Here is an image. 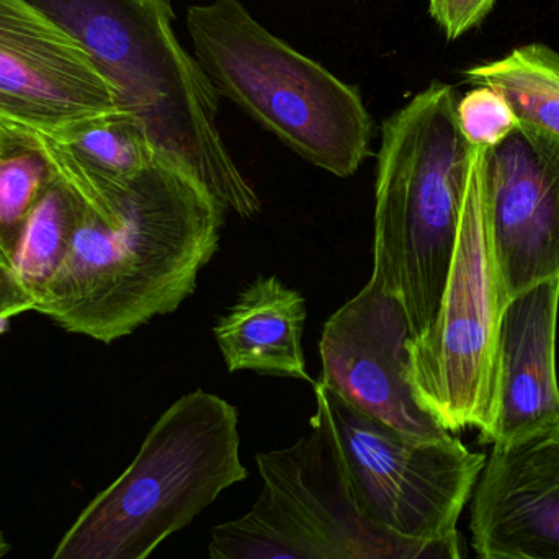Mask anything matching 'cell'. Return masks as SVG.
Segmentation results:
<instances>
[{
	"instance_id": "d6986e66",
	"label": "cell",
	"mask_w": 559,
	"mask_h": 559,
	"mask_svg": "<svg viewBox=\"0 0 559 559\" xmlns=\"http://www.w3.org/2000/svg\"><path fill=\"white\" fill-rule=\"evenodd\" d=\"M465 140L478 150L496 146L518 128L519 120L499 92L478 85L456 105Z\"/></svg>"
},
{
	"instance_id": "4fadbf2b",
	"label": "cell",
	"mask_w": 559,
	"mask_h": 559,
	"mask_svg": "<svg viewBox=\"0 0 559 559\" xmlns=\"http://www.w3.org/2000/svg\"><path fill=\"white\" fill-rule=\"evenodd\" d=\"M559 278L509 299L498 344L491 445H508L559 424L557 325Z\"/></svg>"
},
{
	"instance_id": "9a60e30c",
	"label": "cell",
	"mask_w": 559,
	"mask_h": 559,
	"mask_svg": "<svg viewBox=\"0 0 559 559\" xmlns=\"http://www.w3.org/2000/svg\"><path fill=\"white\" fill-rule=\"evenodd\" d=\"M48 138L59 173L84 190L131 182L160 156L140 120L123 110L88 118Z\"/></svg>"
},
{
	"instance_id": "5bb4252c",
	"label": "cell",
	"mask_w": 559,
	"mask_h": 559,
	"mask_svg": "<svg viewBox=\"0 0 559 559\" xmlns=\"http://www.w3.org/2000/svg\"><path fill=\"white\" fill-rule=\"evenodd\" d=\"M305 298L275 277L255 280L215 325L226 367L309 381L302 354Z\"/></svg>"
},
{
	"instance_id": "5b68a950",
	"label": "cell",
	"mask_w": 559,
	"mask_h": 559,
	"mask_svg": "<svg viewBox=\"0 0 559 559\" xmlns=\"http://www.w3.org/2000/svg\"><path fill=\"white\" fill-rule=\"evenodd\" d=\"M187 28L218 95L308 163L337 177L360 169L373 121L357 88L269 32L239 0L190 7Z\"/></svg>"
},
{
	"instance_id": "8fae6325",
	"label": "cell",
	"mask_w": 559,
	"mask_h": 559,
	"mask_svg": "<svg viewBox=\"0 0 559 559\" xmlns=\"http://www.w3.org/2000/svg\"><path fill=\"white\" fill-rule=\"evenodd\" d=\"M481 176L506 299L559 278V140L519 123L481 150Z\"/></svg>"
},
{
	"instance_id": "6da1fadb",
	"label": "cell",
	"mask_w": 559,
	"mask_h": 559,
	"mask_svg": "<svg viewBox=\"0 0 559 559\" xmlns=\"http://www.w3.org/2000/svg\"><path fill=\"white\" fill-rule=\"evenodd\" d=\"M84 193L81 228L35 311L110 344L176 311L195 292L218 251L226 210L164 156L131 182Z\"/></svg>"
},
{
	"instance_id": "3957f363",
	"label": "cell",
	"mask_w": 559,
	"mask_h": 559,
	"mask_svg": "<svg viewBox=\"0 0 559 559\" xmlns=\"http://www.w3.org/2000/svg\"><path fill=\"white\" fill-rule=\"evenodd\" d=\"M456 105L452 85L436 82L381 128L371 277L406 309L411 338L439 309L478 150L460 130Z\"/></svg>"
},
{
	"instance_id": "ac0fdd59",
	"label": "cell",
	"mask_w": 559,
	"mask_h": 559,
	"mask_svg": "<svg viewBox=\"0 0 559 559\" xmlns=\"http://www.w3.org/2000/svg\"><path fill=\"white\" fill-rule=\"evenodd\" d=\"M58 176L48 134L0 121V246L7 254Z\"/></svg>"
},
{
	"instance_id": "52a82bcc",
	"label": "cell",
	"mask_w": 559,
	"mask_h": 559,
	"mask_svg": "<svg viewBox=\"0 0 559 559\" xmlns=\"http://www.w3.org/2000/svg\"><path fill=\"white\" fill-rule=\"evenodd\" d=\"M506 305L476 150L439 309L427 331L407 342L414 397L449 433L475 427L483 440L491 430Z\"/></svg>"
},
{
	"instance_id": "7402d4cb",
	"label": "cell",
	"mask_w": 559,
	"mask_h": 559,
	"mask_svg": "<svg viewBox=\"0 0 559 559\" xmlns=\"http://www.w3.org/2000/svg\"><path fill=\"white\" fill-rule=\"evenodd\" d=\"M10 551V545L9 542L3 538L2 532H0V559L5 557L7 554Z\"/></svg>"
},
{
	"instance_id": "8992f818",
	"label": "cell",
	"mask_w": 559,
	"mask_h": 559,
	"mask_svg": "<svg viewBox=\"0 0 559 559\" xmlns=\"http://www.w3.org/2000/svg\"><path fill=\"white\" fill-rule=\"evenodd\" d=\"M255 462L261 492L246 514L213 528L209 559H465L459 532L409 538L368 521L316 427Z\"/></svg>"
},
{
	"instance_id": "30bf717a",
	"label": "cell",
	"mask_w": 559,
	"mask_h": 559,
	"mask_svg": "<svg viewBox=\"0 0 559 559\" xmlns=\"http://www.w3.org/2000/svg\"><path fill=\"white\" fill-rule=\"evenodd\" d=\"M121 110L71 35L26 0H0V121L56 134Z\"/></svg>"
},
{
	"instance_id": "7a4b0ae2",
	"label": "cell",
	"mask_w": 559,
	"mask_h": 559,
	"mask_svg": "<svg viewBox=\"0 0 559 559\" xmlns=\"http://www.w3.org/2000/svg\"><path fill=\"white\" fill-rule=\"evenodd\" d=\"M26 2L84 48L160 156L195 176L226 212L261 213L219 133L218 92L174 29L170 0Z\"/></svg>"
},
{
	"instance_id": "277c9868",
	"label": "cell",
	"mask_w": 559,
	"mask_h": 559,
	"mask_svg": "<svg viewBox=\"0 0 559 559\" xmlns=\"http://www.w3.org/2000/svg\"><path fill=\"white\" fill-rule=\"evenodd\" d=\"M246 478L236 407L206 391L183 394L49 559H147Z\"/></svg>"
},
{
	"instance_id": "ba28073f",
	"label": "cell",
	"mask_w": 559,
	"mask_h": 559,
	"mask_svg": "<svg viewBox=\"0 0 559 559\" xmlns=\"http://www.w3.org/2000/svg\"><path fill=\"white\" fill-rule=\"evenodd\" d=\"M311 427L321 430L358 511L378 527L409 538L455 534L486 455L453 433L443 439L406 436L314 381Z\"/></svg>"
},
{
	"instance_id": "7c38bea8",
	"label": "cell",
	"mask_w": 559,
	"mask_h": 559,
	"mask_svg": "<svg viewBox=\"0 0 559 559\" xmlns=\"http://www.w3.org/2000/svg\"><path fill=\"white\" fill-rule=\"evenodd\" d=\"M469 501L476 559H559V424L492 445Z\"/></svg>"
},
{
	"instance_id": "ffe728a7",
	"label": "cell",
	"mask_w": 559,
	"mask_h": 559,
	"mask_svg": "<svg viewBox=\"0 0 559 559\" xmlns=\"http://www.w3.org/2000/svg\"><path fill=\"white\" fill-rule=\"evenodd\" d=\"M495 3L496 0H429L430 15L449 39L460 38L478 25Z\"/></svg>"
},
{
	"instance_id": "9c48e42d",
	"label": "cell",
	"mask_w": 559,
	"mask_h": 559,
	"mask_svg": "<svg viewBox=\"0 0 559 559\" xmlns=\"http://www.w3.org/2000/svg\"><path fill=\"white\" fill-rule=\"evenodd\" d=\"M409 319L400 299L373 277L322 328L321 383L367 416L416 439L450 436L414 397Z\"/></svg>"
},
{
	"instance_id": "e0dca14e",
	"label": "cell",
	"mask_w": 559,
	"mask_h": 559,
	"mask_svg": "<svg viewBox=\"0 0 559 559\" xmlns=\"http://www.w3.org/2000/svg\"><path fill=\"white\" fill-rule=\"evenodd\" d=\"M472 84L499 92L519 123L559 140V51L544 43L514 49L466 71Z\"/></svg>"
},
{
	"instance_id": "44dd1931",
	"label": "cell",
	"mask_w": 559,
	"mask_h": 559,
	"mask_svg": "<svg viewBox=\"0 0 559 559\" xmlns=\"http://www.w3.org/2000/svg\"><path fill=\"white\" fill-rule=\"evenodd\" d=\"M26 311H35V301L16 277L12 259L0 246V324Z\"/></svg>"
},
{
	"instance_id": "2e32d148",
	"label": "cell",
	"mask_w": 559,
	"mask_h": 559,
	"mask_svg": "<svg viewBox=\"0 0 559 559\" xmlns=\"http://www.w3.org/2000/svg\"><path fill=\"white\" fill-rule=\"evenodd\" d=\"M87 210L84 190L59 173L28 218L13 246L16 277L36 306L61 271Z\"/></svg>"
}]
</instances>
